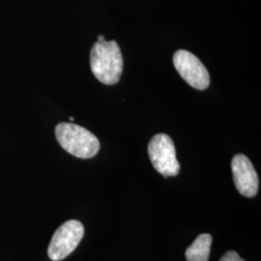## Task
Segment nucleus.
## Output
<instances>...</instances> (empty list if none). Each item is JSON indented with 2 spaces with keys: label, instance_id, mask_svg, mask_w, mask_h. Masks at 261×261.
<instances>
[{
  "label": "nucleus",
  "instance_id": "nucleus-1",
  "mask_svg": "<svg viewBox=\"0 0 261 261\" xmlns=\"http://www.w3.org/2000/svg\"><path fill=\"white\" fill-rule=\"evenodd\" d=\"M90 67L102 84H117L123 71V56L118 44L115 41H97L91 48Z\"/></svg>",
  "mask_w": 261,
  "mask_h": 261
},
{
  "label": "nucleus",
  "instance_id": "nucleus-2",
  "mask_svg": "<svg viewBox=\"0 0 261 261\" xmlns=\"http://www.w3.org/2000/svg\"><path fill=\"white\" fill-rule=\"evenodd\" d=\"M56 137L63 149L77 158H93L100 149V141L95 135L73 123H59Z\"/></svg>",
  "mask_w": 261,
  "mask_h": 261
},
{
  "label": "nucleus",
  "instance_id": "nucleus-7",
  "mask_svg": "<svg viewBox=\"0 0 261 261\" xmlns=\"http://www.w3.org/2000/svg\"><path fill=\"white\" fill-rule=\"evenodd\" d=\"M212 244L210 234H200L187 249V261H208Z\"/></svg>",
  "mask_w": 261,
  "mask_h": 261
},
{
  "label": "nucleus",
  "instance_id": "nucleus-6",
  "mask_svg": "<svg viewBox=\"0 0 261 261\" xmlns=\"http://www.w3.org/2000/svg\"><path fill=\"white\" fill-rule=\"evenodd\" d=\"M234 184L238 192L246 197H252L258 191V176L250 159L243 154L234 156L231 162Z\"/></svg>",
  "mask_w": 261,
  "mask_h": 261
},
{
  "label": "nucleus",
  "instance_id": "nucleus-8",
  "mask_svg": "<svg viewBox=\"0 0 261 261\" xmlns=\"http://www.w3.org/2000/svg\"><path fill=\"white\" fill-rule=\"evenodd\" d=\"M220 261H245L242 259L239 254L234 251H229V252H225L224 255L222 256V258Z\"/></svg>",
  "mask_w": 261,
  "mask_h": 261
},
{
  "label": "nucleus",
  "instance_id": "nucleus-3",
  "mask_svg": "<svg viewBox=\"0 0 261 261\" xmlns=\"http://www.w3.org/2000/svg\"><path fill=\"white\" fill-rule=\"evenodd\" d=\"M148 155L153 167L164 177L176 176L180 172L174 143L168 135L158 134L151 139Z\"/></svg>",
  "mask_w": 261,
  "mask_h": 261
},
{
  "label": "nucleus",
  "instance_id": "nucleus-10",
  "mask_svg": "<svg viewBox=\"0 0 261 261\" xmlns=\"http://www.w3.org/2000/svg\"><path fill=\"white\" fill-rule=\"evenodd\" d=\"M70 120H71V121H74V120H75V118H74V117H72V116H71V117H70Z\"/></svg>",
  "mask_w": 261,
  "mask_h": 261
},
{
  "label": "nucleus",
  "instance_id": "nucleus-4",
  "mask_svg": "<svg viewBox=\"0 0 261 261\" xmlns=\"http://www.w3.org/2000/svg\"><path fill=\"white\" fill-rule=\"evenodd\" d=\"M84 224L75 220L61 224L53 235L47 248V255L53 261H60L74 252L84 238Z\"/></svg>",
  "mask_w": 261,
  "mask_h": 261
},
{
  "label": "nucleus",
  "instance_id": "nucleus-9",
  "mask_svg": "<svg viewBox=\"0 0 261 261\" xmlns=\"http://www.w3.org/2000/svg\"><path fill=\"white\" fill-rule=\"evenodd\" d=\"M105 40V37L102 36V35H100V36H98V41H103Z\"/></svg>",
  "mask_w": 261,
  "mask_h": 261
},
{
  "label": "nucleus",
  "instance_id": "nucleus-5",
  "mask_svg": "<svg viewBox=\"0 0 261 261\" xmlns=\"http://www.w3.org/2000/svg\"><path fill=\"white\" fill-rule=\"evenodd\" d=\"M174 67L187 84L198 90H204L210 84V76L205 66L192 53L179 49L173 56Z\"/></svg>",
  "mask_w": 261,
  "mask_h": 261
}]
</instances>
